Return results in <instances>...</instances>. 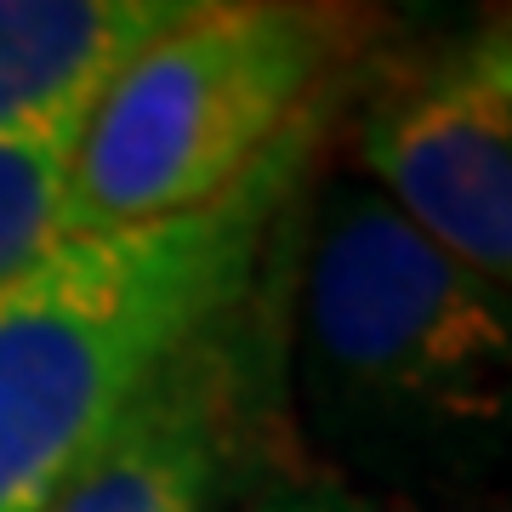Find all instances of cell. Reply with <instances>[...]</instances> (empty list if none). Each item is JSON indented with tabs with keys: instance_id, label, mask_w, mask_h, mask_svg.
Masks as SVG:
<instances>
[{
	"instance_id": "cell-1",
	"label": "cell",
	"mask_w": 512,
	"mask_h": 512,
	"mask_svg": "<svg viewBox=\"0 0 512 512\" xmlns=\"http://www.w3.org/2000/svg\"><path fill=\"white\" fill-rule=\"evenodd\" d=\"M285 416L336 484L512 501V296L433 251L359 177L285 239Z\"/></svg>"
},
{
	"instance_id": "cell-2",
	"label": "cell",
	"mask_w": 512,
	"mask_h": 512,
	"mask_svg": "<svg viewBox=\"0 0 512 512\" xmlns=\"http://www.w3.org/2000/svg\"><path fill=\"white\" fill-rule=\"evenodd\" d=\"M319 126L217 205L74 234L0 291V512H46L131 399L268 279Z\"/></svg>"
},
{
	"instance_id": "cell-3",
	"label": "cell",
	"mask_w": 512,
	"mask_h": 512,
	"mask_svg": "<svg viewBox=\"0 0 512 512\" xmlns=\"http://www.w3.org/2000/svg\"><path fill=\"white\" fill-rule=\"evenodd\" d=\"M387 29L336 0H183L97 86L74 154L69 239L188 217L234 194Z\"/></svg>"
},
{
	"instance_id": "cell-4",
	"label": "cell",
	"mask_w": 512,
	"mask_h": 512,
	"mask_svg": "<svg viewBox=\"0 0 512 512\" xmlns=\"http://www.w3.org/2000/svg\"><path fill=\"white\" fill-rule=\"evenodd\" d=\"M279 433H291L285 302L274 308L262 279L131 399L46 512H228Z\"/></svg>"
},
{
	"instance_id": "cell-5",
	"label": "cell",
	"mask_w": 512,
	"mask_h": 512,
	"mask_svg": "<svg viewBox=\"0 0 512 512\" xmlns=\"http://www.w3.org/2000/svg\"><path fill=\"white\" fill-rule=\"evenodd\" d=\"M359 171L433 251L512 296V103L450 63L370 97Z\"/></svg>"
},
{
	"instance_id": "cell-6",
	"label": "cell",
	"mask_w": 512,
	"mask_h": 512,
	"mask_svg": "<svg viewBox=\"0 0 512 512\" xmlns=\"http://www.w3.org/2000/svg\"><path fill=\"white\" fill-rule=\"evenodd\" d=\"M183 0H0V126L103 86Z\"/></svg>"
},
{
	"instance_id": "cell-7",
	"label": "cell",
	"mask_w": 512,
	"mask_h": 512,
	"mask_svg": "<svg viewBox=\"0 0 512 512\" xmlns=\"http://www.w3.org/2000/svg\"><path fill=\"white\" fill-rule=\"evenodd\" d=\"M92 97L97 86L0 126V291H12L69 239L74 154Z\"/></svg>"
},
{
	"instance_id": "cell-8",
	"label": "cell",
	"mask_w": 512,
	"mask_h": 512,
	"mask_svg": "<svg viewBox=\"0 0 512 512\" xmlns=\"http://www.w3.org/2000/svg\"><path fill=\"white\" fill-rule=\"evenodd\" d=\"M450 69H456L461 80H473L478 92L512 103V6L507 12H490L473 35L461 40L456 57H450Z\"/></svg>"
},
{
	"instance_id": "cell-9",
	"label": "cell",
	"mask_w": 512,
	"mask_h": 512,
	"mask_svg": "<svg viewBox=\"0 0 512 512\" xmlns=\"http://www.w3.org/2000/svg\"><path fill=\"white\" fill-rule=\"evenodd\" d=\"M245 512H376V507L359 490H348V484H336L325 473H296V478L268 484Z\"/></svg>"
}]
</instances>
